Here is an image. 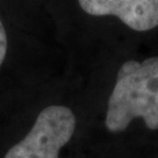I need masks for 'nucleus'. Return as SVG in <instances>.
<instances>
[{
	"instance_id": "obj_1",
	"label": "nucleus",
	"mask_w": 158,
	"mask_h": 158,
	"mask_svg": "<svg viewBox=\"0 0 158 158\" xmlns=\"http://www.w3.org/2000/svg\"><path fill=\"white\" fill-rule=\"evenodd\" d=\"M137 117L149 129L158 130V56L127 61L117 73L106 127L110 132H122Z\"/></svg>"
},
{
	"instance_id": "obj_2",
	"label": "nucleus",
	"mask_w": 158,
	"mask_h": 158,
	"mask_svg": "<svg viewBox=\"0 0 158 158\" xmlns=\"http://www.w3.org/2000/svg\"><path fill=\"white\" fill-rule=\"evenodd\" d=\"M76 127L74 113L63 106H51L38 115L35 123L4 158H59Z\"/></svg>"
},
{
	"instance_id": "obj_4",
	"label": "nucleus",
	"mask_w": 158,
	"mask_h": 158,
	"mask_svg": "<svg viewBox=\"0 0 158 158\" xmlns=\"http://www.w3.org/2000/svg\"><path fill=\"white\" fill-rule=\"evenodd\" d=\"M7 34H6V29L4 27V23L0 20V67L4 62L6 57V53H7Z\"/></svg>"
},
{
	"instance_id": "obj_3",
	"label": "nucleus",
	"mask_w": 158,
	"mask_h": 158,
	"mask_svg": "<svg viewBox=\"0 0 158 158\" xmlns=\"http://www.w3.org/2000/svg\"><path fill=\"white\" fill-rule=\"evenodd\" d=\"M80 7L95 17L113 15L134 31L158 26V0H77Z\"/></svg>"
}]
</instances>
